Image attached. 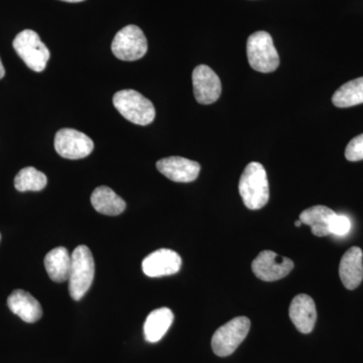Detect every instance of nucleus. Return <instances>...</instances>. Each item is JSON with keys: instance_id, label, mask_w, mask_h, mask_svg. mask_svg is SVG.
I'll list each match as a JSON object with an SVG mask.
<instances>
[{"instance_id": "6e6552de", "label": "nucleus", "mask_w": 363, "mask_h": 363, "mask_svg": "<svg viewBox=\"0 0 363 363\" xmlns=\"http://www.w3.org/2000/svg\"><path fill=\"white\" fill-rule=\"evenodd\" d=\"M93 149L94 143L89 136L73 128H62L55 136V150L64 159H84Z\"/></svg>"}, {"instance_id": "a211bd4d", "label": "nucleus", "mask_w": 363, "mask_h": 363, "mask_svg": "<svg viewBox=\"0 0 363 363\" xmlns=\"http://www.w3.org/2000/svg\"><path fill=\"white\" fill-rule=\"evenodd\" d=\"M174 321V314L169 308H160L150 313L145 325L143 333L147 342L156 343L164 337Z\"/></svg>"}, {"instance_id": "dca6fc26", "label": "nucleus", "mask_w": 363, "mask_h": 363, "mask_svg": "<svg viewBox=\"0 0 363 363\" xmlns=\"http://www.w3.org/2000/svg\"><path fill=\"white\" fill-rule=\"evenodd\" d=\"M336 213L330 208L318 205L304 210L300 215L303 224L311 227L312 233L318 238L330 235V224Z\"/></svg>"}, {"instance_id": "9d476101", "label": "nucleus", "mask_w": 363, "mask_h": 363, "mask_svg": "<svg viewBox=\"0 0 363 363\" xmlns=\"http://www.w3.org/2000/svg\"><path fill=\"white\" fill-rule=\"evenodd\" d=\"M193 89L198 104H214L221 95V81L210 67H196L192 74Z\"/></svg>"}, {"instance_id": "39448f33", "label": "nucleus", "mask_w": 363, "mask_h": 363, "mask_svg": "<svg viewBox=\"0 0 363 363\" xmlns=\"http://www.w3.org/2000/svg\"><path fill=\"white\" fill-rule=\"evenodd\" d=\"M250 329V320L240 316L227 322L215 331L211 345L215 354L220 357H229L247 337Z\"/></svg>"}, {"instance_id": "f8f14e48", "label": "nucleus", "mask_w": 363, "mask_h": 363, "mask_svg": "<svg viewBox=\"0 0 363 363\" xmlns=\"http://www.w3.org/2000/svg\"><path fill=\"white\" fill-rule=\"evenodd\" d=\"M157 169L169 180L190 183L198 178L201 166L197 162L185 157H169L157 161Z\"/></svg>"}, {"instance_id": "9b49d317", "label": "nucleus", "mask_w": 363, "mask_h": 363, "mask_svg": "<svg viewBox=\"0 0 363 363\" xmlns=\"http://www.w3.org/2000/svg\"><path fill=\"white\" fill-rule=\"evenodd\" d=\"M182 259L180 255L172 250L162 248L150 253L143 260V272L150 278H161L171 276L180 271Z\"/></svg>"}, {"instance_id": "5701e85b", "label": "nucleus", "mask_w": 363, "mask_h": 363, "mask_svg": "<svg viewBox=\"0 0 363 363\" xmlns=\"http://www.w3.org/2000/svg\"><path fill=\"white\" fill-rule=\"evenodd\" d=\"M351 229V222L348 217L344 215H338L336 213L335 216L332 219L330 224L331 234L337 236H344L350 233Z\"/></svg>"}, {"instance_id": "2eb2a0df", "label": "nucleus", "mask_w": 363, "mask_h": 363, "mask_svg": "<svg viewBox=\"0 0 363 363\" xmlns=\"http://www.w3.org/2000/svg\"><path fill=\"white\" fill-rule=\"evenodd\" d=\"M7 306L13 314L26 323H35L43 316L42 306L30 293L16 290L7 298Z\"/></svg>"}, {"instance_id": "ddd939ff", "label": "nucleus", "mask_w": 363, "mask_h": 363, "mask_svg": "<svg viewBox=\"0 0 363 363\" xmlns=\"http://www.w3.org/2000/svg\"><path fill=\"white\" fill-rule=\"evenodd\" d=\"M290 318L301 333L309 334L317 321V310L314 300L306 294L296 296L290 305Z\"/></svg>"}, {"instance_id": "412c9836", "label": "nucleus", "mask_w": 363, "mask_h": 363, "mask_svg": "<svg viewBox=\"0 0 363 363\" xmlns=\"http://www.w3.org/2000/svg\"><path fill=\"white\" fill-rule=\"evenodd\" d=\"M47 184V176L33 167L21 169L14 178V187L20 192H39L45 189Z\"/></svg>"}, {"instance_id": "20e7f679", "label": "nucleus", "mask_w": 363, "mask_h": 363, "mask_svg": "<svg viewBox=\"0 0 363 363\" xmlns=\"http://www.w3.org/2000/svg\"><path fill=\"white\" fill-rule=\"evenodd\" d=\"M248 63L255 71L271 73L279 65L278 51L274 48L272 35L259 30L250 35L247 44Z\"/></svg>"}, {"instance_id": "f3484780", "label": "nucleus", "mask_w": 363, "mask_h": 363, "mask_svg": "<svg viewBox=\"0 0 363 363\" xmlns=\"http://www.w3.org/2000/svg\"><path fill=\"white\" fill-rule=\"evenodd\" d=\"M92 206L99 213L107 216H117L125 210L126 204L123 198L106 186H100L91 195Z\"/></svg>"}, {"instance_id": "423d86ee", "label": "nucleus", "mask_w": 363, "mask_h": 363, "mask_svg": "<svg viewBox=\"0 0 363 363\" xmlns=\"http://www.w3.org/2000/svg\"><path fill=\"white\" fill-rule=\"evenodd\" d=\"M13 45V49L30 70H45L50 60V51L35 30H23L16 35Z\"/></svg>"}, {"instance_id": "aec40b11", "label": "nucleus", "mask_w": 363, "mask_h": 363, "mask_svg": "<svg viewBox=\"0 0 363 363\" xmlns=\"http://www.w3.org/2000/svg\"><path fill=\"white\" fill-rule=\"evenodd\" d=\"M332 102L336 107L357 106L363 104V77L354 79L345 83L332 97Z\"/></svg>"}, {"instance_id": "6ab92c4d", "label": "nucleus", "mask_w": 363, "mask_h": 363, "mask_svg": "<svg viewBox=\"0 0 363 363\" xmlns=\"http://www.w3.org/2000/svg\"><path fill=\"white\" fill-rule=\"evenodd\" d=\"M72 259L65 247H56L45 257V267L50 279L56 283L69 281Z\"/></svg>"}, {"instance_id": "4be33fe9", "label": "nucleus", "mask_w": 363, "mask_h": 363, "mask_svg": "<svg viewBox=\"0 0 363 363\" xmlns=\"http://www.w3.org/2000/svg\"><path fill=\"white\" fill-rule=\"evenodd\" d=\"M345 157L350 162L363 160V133L350 140L345 150Z\"/></svg>"}, {"instance_id": "4468645a", "label": "nucleus", "mask_w": 363, "mask_h": 363, "mask_svg": "<svg viewBox=\"0 0 363 363\" xmlns=\"http://www.w3.org/2000/svg\"><path fill=\"white\" fill-rule=\"evenodd\" d=\"M339 276L347 290H355L363 279V252L359 247L350 248L339 266Z\"/></svg>"}, {"instance_id": "1a4fd4ad", "label": "nucleus", "mask_w": 363, "mask_h": 363, "mask_svg": "<svg viewBox=\"0 0 363 363\" xmlns=\"http://www.w3.org/2000/svg\"><path fill=\"white\" fill-rule=\"evenodd\" d=\"M294 262L279 257L272 250H264L252 262V269L257 278L264 281H274L286 278L293 271Z\"/></svg>"}, {"instance_id": "7ed1b4c3", "label": "nucleus", "mask_w": 363, "mask_h": 363, "mask_svg": "<svg viewBox=\"0 0 363 363\" xmlns=\"http://www.w3.org/2000/svg\"><path fill=\"white\" fill-rule=\"evenodd\" d=\"M113 104L124 118L138 125H147L156 117L152 101L135 90L118 91L114 94Z\"/></svg>"}, {"instance_id": "f257e3e1", "label": "nucleus", "mask_w": 363, "mask_h": 363, "mask_svg": "<svg viewBox=\"0 0 363 363\" xmlns=\"http://www.w3.org/2000/svg\"><path fill=\"white\" fill-rule=\"evenodd\" d=\"M240 194L245 206L259 210L269 202V188L266 169L257 162H250L240 177Z\"/></svg>"}, {"instance_id": "bb28decb", "label": "nucleus", "mask_w": 363, "mask_h": 363, "mask_svg": "<svg viewBox=\"0 0 363 363\" xmlns=\"http://www.w3.org/2000/svg\"><path fill=\"white\" fill-rule=\"evenodd\" d=\"M0 240H1V236H0Z\"/></svg>"}, {"instance_id": "b1692460", "label": "nucleus", "mask_w": 363, "mask_h": 363, "mask_svg": "<svg viewBox=\"0 0 363 363\" xmlns=\"http://www.w3.org/2000/svg\"><path fill=\"white\" fill-rule=\"evenodd\" d=\"M6 75V70H4V67L2 65L1 60H0V79H2Z\"/></svg>"}, {"instance_id": "a878e982", "label": "nucleus", "mask_w": 363, "mask_h": 363, "mask_svg": "<svg viewBox=\"0 0 363 363\" xmlns=\"http://www.w3.org/2000/svg\"><path fill=\"white\" fill-rule=\"evenodd\" d=\"M302 221H301L300 219L295 222V225L297 227H300L301 225H302Z\"/></svg>"}, {"instance_id": "f03ea898", "label": "nucleus", "mask_w": 363, "mask_h": 363, "mask_svg": "<svg viewBox=\"0 0 363 363\" xmlns=\"http://www.w3.org/2000/svg\"><path fill=\"white\" fill-rule=\"evenodd\" d=\"M72 264L69 277V293L75 301L81 300L89 291L95 274L92 253L86 245H79L71 255Z\"/></svg>"}, {"instance_id": "0eeeda50", "label": "nucleus", "mask_w": 363, "mask_h": 363, "mask_svg": "<svg viewBox=\"0 0 363 363\" xmlns=\"http://www.w3.org/2000/svg\"><path fill=\"white\" fill-rule=\"evenodd\" d=\"M111 50L114 56L121 61H136L147 54V38L138 26H124L114 37Z\"/></svg>"}, {"instance_id": "393cba45", "label": "nucleus", "mask_w": 363, "mask_h": 363, "mask_svg": "<svg viewBox=\"0 0 363 363\" xmlns=\"http://www.w3.org/2000/svg\"><path fill=\"white\" fill-rule=\"evenodd\" d=\"M62 1L72 2V4H76V2L84 1V0H62Z\"/></svg>"}]
</instances>
